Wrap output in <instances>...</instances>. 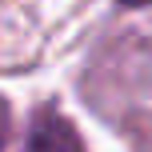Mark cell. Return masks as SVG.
Wrapping results in <instances>:
<instances>
[{
	"mask_svg": "<svg viewBox=\"0 0 152 152\" xmlns=\"http://www.w3.org/2000/svg\"><path fill=\"white\" fill-rule=\"evenodd\" d=\"M120 4H152V0H120Z\"/></svg>",
	"mask_w": 152,
	"mask_h": 152,
	"instance_id": "2",
	"label": "cell"
},
{
	"mask_svg": "<svg viewBox=\"0 0 152 152\" xmlns=\"http://www.w3.org/2000/svg\"><path fill=\"white\" fill-rule=\"evenodd\" d=\"M24 152H84V148H80L76 128L64 120V116L44 112L36 124H32V132H28V148H24Z\"/></svg>",
	"mask_w": 152,
	"mask_h": 152,
	"instance_id": "1",
	"label": "cell"
}]
</instances>
